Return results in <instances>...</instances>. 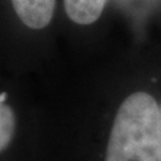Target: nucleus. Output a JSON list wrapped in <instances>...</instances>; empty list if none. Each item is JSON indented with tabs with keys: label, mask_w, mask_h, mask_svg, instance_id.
<instances>
[{
	"label": "nucleus",
	"mask_w": 161,
	"mask_h": 161,
	"mask_svg": "<svg viewBox=\"0 0 161 161\" xmlns=\"http://www.w3.org/2000/svg\"><path fill=\"white\" fill-rule=\"evenodd\" d=\"M105 161H161L160 108L150 94L133 93L121 103Z\"/></svg>",
	"instance_id": "f257e3e1"
},
{
	"label": "nucleus",
	"mask_w": 161,
	"mask_h": 161,
	"mask_svg": "<svg viewBox=\"0 0 161 161\" xmlns=\"http://www.w3.org/2000/svg\"><path fill=\"white\" fill-rule=\"evenodd\" d=\"M11 4L18 18L28 28L42 30L54 18L55 0H11Z\"/></svg>",
	"instance_id": "f03ea898"
},
{
	"label": "nucleus",
	"mask_w": 161,
	"mask_h": 161,
	"mask_svg": "<svg viewBox=\"0 0 161 161\" xmlns=\"http://www.w3.org/2000/svg\"><path fill=\"white\" fill-rule=\"evenodd\" d=\"M108 0H63L69 19L79 26L93 24L101 18Z\"/></svg>",
	"instance_id": "7ed1b4c3"
},
{
	"label": "nucleus",
	"mask_w": 161,
	"mask_h": 161,
	"mask_svg": "<svg viewBox=\"0 0 161 161\" xmlns=\"http://www.w3.org/2000/svg\"><path fill=\"white\" fill-rule=\"evenodd\" d=\"M6 94L0 95V152H3L14 138L16 118L12 108L6 102Z\"/></svg>",
	"instance_id": "20e7f679"
},
{
	"label": "nucleus",
	"mask_w": 161,
	"mask_h": 161,
	"mask_svg": "<svg viewBox=\"0 0 161 161\" xmlns=\"http://www.w3.org/2000/svg\"><path fill=\"white\" fill-rule=\"evenodd\" d=\"M160 121H161V109H160Z\"/></svg>",
	"instance_id": "39448f33"
}]
</instances>
